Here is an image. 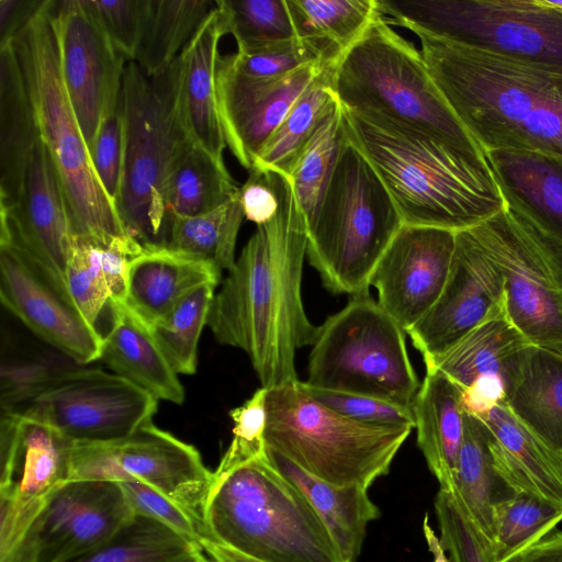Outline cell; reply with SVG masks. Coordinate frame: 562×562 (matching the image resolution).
<instances>
[{
    "label": "cell",
    "instance_id": "obj_11",
    "mask_svg": "<svg viewBox=\"0 0 562 562\" xmlns=\"http://www.w3.org/2000/svg\"><path fill=\"white\" fill-rule=\"evenodd\" d=\"M389 24L562 69V10L546 0H379Z\"/></svg>",
    "mask_w": 562,
    "mask_h": 562
},
{
    "label": "cell",
    "instance_id": "obj_28",
    "mask_svg": "<svg viewBox=\"0 0 562 562\" xmlns=\"http://www.w3.org/2000/svg\"><path fill=\"white\" fill-rule=\"evenodd\" d=\"M109 305L112 323L102 336L99 360L155 398L182 404L184 389L150 328L125 304L110 302Z\"/></svg>",
    "mask_w": 562,
    "mask_h": 562
},
{
    "label": "cell",
    "instance_id": "obj_54",
    "mask_svg": "<svg viewBox=\"0 0 562 562\" xmlns=\"http://www.w3.org/2000/svg\"><path fill=\"white\" fill-rule=\"evenodd\" d=\"M144 246L130 235L116 237L101 248V266L110 293V302L125 304L128 267Z\"/></svg>",
    "mask_w": 562,
    "mask_h": 562
},
{
    "label": "cell",
    "instance_id": "obj_36",
    "mask_svg": "<svg viewBox=\"0 0 562 562\" xmlns=\"http://www.w3.org/2000/svg\"><path fill=\"white\" fill-rule=\"evenodd\" d=\"M215 5L210 0H149L134 61L148 77L166 72Z\"/></svg>",
    "mask_w": 562,
    "mask_h": 562
},
{
    "label": "cell",
    "instance_id": "obj_8",
    "mask_svg": "<svg viewBox=\"0 0 562 562\" xmlns=\"http://www.w3.org/2000/svg\"><path fill=\"white\" fill-rule=\"evenodd\" d=\"M265 440L310 474L369 488L390 472L412 427L360 423L315 401L302 382L268 390Z\"/></svg>",
    "mask_w": 562,
    "mask_h": 562
},
{
    "label": "cell",
    "instance_id": "obj_17",
    "mask_svg": "<svg viewBox=\"0 0 562 562\" xmlns=\"http://www.w3.org/2000/svg\"><path fill=\"white\" fill-rule=\"evenodd\" d=\"M54 19L64 83L89 149L120 99L127 61L85 0L54 1Z\"/></svg>",
    "mask_w": 562,
    "mask_h": 562
},
{
    "label": "cell",
    "instance_id": "obj_1",
    "mask_svg": "<svg viewBox=\"0 0 562 562\" xmlns=\"http://www.w3.org/2000/svg\"><path fill=\"white\" fill-rule=\"evenodd\" d=\"M276 179L279 210L257 225L207 317L216 341L243 350L268 390L299 381L296 351L312 346L318 333L302 300L307 222L289 179L279 172Z\"/></svg>",
    "mask_w": 562,
    "mask_h": 562
},
{
    "label": "cell",
    "instance_id": "obj_60",
    "mask_svg": "<svg viewBox=\"0 0 562 562\" xmlns=\"http://www.w3.org/2000/svg\"><path fill=\"white\" fill-rule=\"evenodd\" d=\"M548 4L562 10V1L546 0Z\"/></svg>",
    "mask_w": 562,
    "mask_h": 562
},
{
    "label": "cell",
    "instance_id": "obj_13",
    "mask_svg": "<svg viewBox=\"0 0 562 562\" xmlns=\"http://www.w3.org/2000/svg\"><path fill=\"white\" fill-rule=\"evenodd\" d=\"M214 474L199 451L151 422L131 435L100 443H74L69 481H136L160 492L204 531Z\"/></svg>",
    "mask_w": 562,
    "mask_h": 562
},
{
    "label": "cell",
    "instance_id": "obj_47",
    "mask_svg": "<svg viewBox=\"0 0 562 562\" xmlns=\"http://www.w3.org/2000/svg\"><path fill=\"white\" fill-rule=\"evenodd\" d=\"M267 394L268 389L260 386L244 404L229 411L234 423L233 438L215 473H225L267 454L265 440Z\"/></svg>",
    "mask_w": 562,
    "mask_h": 562
},
{
    "label": "cell",
    "instance_id": "obj_24",
    "mask_svg": "<svg viewBox=\"0 0 562 562\" xmlns=\"http://www.w3.org/2000/svg\"><path fill=\"white\" fill-rule=\"evenodd\" d=\"M226 35L217 5L175 60L177 109L190 139L217 161L224 162L226 142L216 94L220 41Z\"/></svg>",
    "mask_w": 562,
    "mask_h": 562
},
{
    "label": "cell",
    "instance_id": "obj_30",
    "mask_svg": "<svg viewBox=\"0 0 562 562\" xmlns=\"http://www.w3.org/2000/svg\"><path fill=\"white\" fill-rule=\"evenodd\" d=\"M506 403L525 426L562 453V353L529 345L508 374Z\"/></svg>",
    "mask_w": 562,
    "mask_h": 562
},
{
    "label": "cell",
    "instance_id": "obj_37",
    "mask_svg": "<svg viewBox=\"0 0 562 562\" xmlns=\"http://www.w3.org/2000/svg\"><path fill=\"white\" fill-rule=\"evenodd\" d=\"M336 65L326 67L292 105L258 151L251 166L288 177L297 155L323 119L339 103L334 89Z\"/></svg>",
    "mask_w": 562,
    "mask_h": 562
},
{
    "label": "cell",
    "instance_id": "obj_16",
    "mask_svg": "<svg viewBox=\"0 0 562 562\" xmlns=\"http://www.w3.org/2000/svg\"><path fill=\"white\" fill-rule=\"evenodd\" d=\"M134 515L117 482L68 481L2 562H68L110 540Z\"/></svg>",
    "mask_w": 562,
    "mask_h": 562
},
{
    "label": "cell",
    "instance_id": "obj_48",
    "mask_svg": "<svg viewBox=\"0 0 562 562\" xmlns=\"http://www.w3.org/2000/svg\"><path fill=\"white\" fill-rule=\"evenodd\" d=\"M116 50L134 61L143 37L149 0H85Z\"/></svg>",
    "mask_w": 562,
    "mask_h": 562
},
{
    "label": "cell",
    "instance_id": "obj_4",
    "mask_svg": "<svg viewBox=\"0 0 562 562\" xmlns=\"http://www.w3.org/2000/svg\"><path fill=\"white\" fill-rule=\"evenodd\" d=\"M213 474L205 539L262 562H346L308 499L267 454Z\"/></svg>",
    "mask_w": 562,
    "mask_h": 562
},
{
    "label": "cell",
    "instance_id": "obj_53",
    "mask_svg": "<svg viewBox=\"0 0 562 562\" xmlns=\"http://www.w3.org/2000/svg\"><path fill=\"white\" fill-rule=\"evenodd\" d=\"M238 198L246 220L256 226L271 221L280 204L276 172L250 168L247 180L238 188Z\"/></svg>",
    "mask_w": 562,
    "mask_h": 562
},
{
    "label": "cell",
    "instance_id": "obj_7",
    "mask_svg": "<svg viewBox=\"0 0 562 562\" xmlns=\"http://www.w3.org/2000/svg\"><path fill=\"white\" fill-rule=\"evenodd\" d=\"M403 225L389 190L346 133L333 176L308 225L310 265L334 294L369 293L371 276Z\"/></svg>",
    "mask_w": 562,
    "mask_h": 562
},
{
    "label": "cell",
    "instance_id": "obj_59",
    "mask_svg": "<svg viewBox=\"0 0 562 562\" xmlns=\"http://www.w3.org/2000/svg\"><path fill=\"white\" fill-rule=\"evenodd\" d=\"M206 554L202 549H198L183 558L180 562H205Z\"/></svg>",
    "mask_w": 562,
    "mask_h": 562
},
{
    "label": "cell",
    "instance_id": "obj_38",
    "mask_svg": "<svg viewBox=\"0 0 562 562\" xmlns=\"http://www.w3.org/2000/svg\"><path fill=\"white\" fill-rule=\"evenodd\" d=\"M244 218L237 191L211 212L171 218L164 247L207 261L222 272L229 271L236 261L237 236Z\"/></svg>",
    "mask_w": 562,
    "mask_h": 562
},
{
    "label": "cell",
    "instance_id": "obj_34",
    "mask_svg": "<svg viewBox=\"0 0 562 562\" xmlns=\"http://www.w3.org/2000/svg\"><path fill=\"white\" fill-rule=\"evenodd\" d=\"M295 35L317 44L338 64L376 21L379 0H286Z\"/></svg>",
    "mask_w": 562,
    "mask_h": 562
},
{
    "label": "cell",
    "instance_id": "obj_14",
    "mask_svg": "<svg viewBox=\"0 0 562 562\" xmlns=\"http://www.w3.org/2000/svg\"><path fill=\"white\" fill-rule=\"evenodd\" d=\"M0 562L19 547L54 493L70 480L74 442L53 427L1 412Z\"/></svg>",
    "mask_w": 562,
    "mask_h": 562
},
{
    "label": "cell",
    "instance_id": "obj_3",
    "mask_svg": "<svg viewBox=\"0 0 562 562\" xmlns=\"http://www.w3.org/2000/svg\"><path fill=\"white\" fill-rule=\"evenodd\" d=\"M341 109L347 136L378 172L404 225L458 232L505 207L487 154Z\"/></svg>",
    "mask_w": 562,
    "mask_h": 562
},
{
    "label": "cell",
    "instance_id": "obj_56",
    "mask_svg": "<svg viewBox=\"0 0 562 562\" xmlns=\"http://www.w3.org/2000/svg\"><path fill=\"white\" fill-rule=\"evenodd\" d=\"M508 562H562V530L554 529Z\"/></svg>",
    "mask_w": 562,
    "mask_h": 562
},
{
    "label": "cell",
    "instance_id": "obj_61",
    "mask_svg": "<svg viewBox=\"0 0 562 562\" xmlns=\"http://www.w3.org/2000/svg\"><path fill=\"white\" fill-rule=\"evenodd\" d=\"M206 554V553H205ZM205 562H216L215 560H213L212 558H210L207 554H206V560Z\"/></svg>",
    "mask_w": 562,
    "mask_h": 562
},
{
    "label": "cell",
    "instance_id": "obj_23",
    "mask_svg": "<svg viewBox=\"0 0 562 562\" xmlns=\"http://www.w3.org/2000/svg\"><path fill=\"white\" fill-rule=\"evenodd\" d=\"M476 418L486 429L494 472L507 491L562 509V453L525 426L506 401Z\"/></svg>",
    "mask_w": 562,
    "mask_h": 562
},
{
    "label": "cell",
    "instance_id": "obj_35",
    "mask_svg": "<svg viewBox=\"0 0 562 562\" xmlns=\"http://www.w3.org/2000/svg\"><path fill=\"white\" fill-rule=\"evenodd\" d=\"M494 472L483 423L464 413L463 440L457 462L452 494L475 531L486 555L492 542V509L502 496ZM447 492V491H446Z\"/></svg>",
    "mask_w": 562,
    "mask_h": 562
},
{
    "label": "cell",
    "instance_id": "obj_6",
    "mask_svg": "<svg viewBox=\"0 0 562 562\" xmlns=\"http://www.w3.org/2000/svg\"><path fill=\"white\" fill-rule=\"evenodd\" d=\"M333 89L348 111L487 154L448 108L422 53L385 18L373 23L336 65Z\"/></svg>",
    "mask_w": 562,
    "mask_h": 562
},
{
    "label": "cell",
    "instance_id": "obj_12",
    "mask_svg": "<svg viewBox=\"0 0 562 562\" xmlns=\"http://www.w3.org/2000/svg\"><path fill=\"white\" fill-rule=\"evenodd\" d=\"M469 231L503 276L516 327L531 345L562 353V258L507 202Z\"/></svg>",
    "mask_w": 562,
    "mask_h": 562
},
{
    "label": "cell",
    "instance_id": "obj_55",
    "mask_svg": "<svg viewBox=\"0 0 562 562\" xmlns=\"http://www.w3.org/2000/svg\"><path fill=\"white\" fill-rule=\"evenodd\" d=\"M45 0H0V46L12 41L41 10Z\"/></svg>",
    "mask_w": 562,
    "mask_h": 562
},
{
    "label": "cell",
    "instance_id": "obj_20",
    "mask_svg": "<svg viewBox=\"0 0 562 562\" xmlns=\"http://www.w3.org/2000/svg\"><path fill=\"white\" fill-rule=\"evenodd\" d=\"M456 232L403 225L370 279L379 305L407 334L436 304L447 282Z\"/></svg>",
    "mask_w": 562,
    "mask_h": 562
},
{
    "label": "cell",
    "instance_id": "obj_41",
    "mask_svg": "<svg viewBox=\"0 0 562 562\" xmlns=\"http://www.w3.org/2000/svg\"><path fill=\"white\" fill-rule=\"evenodd\" d=\"M198 549L159 521L134 515L110 540L68 562H180Z\"/></svg>",
    "mask_w": 562,
    "mask_h": 562
},
{
    "label": "cell",
    "instance_id": "obj_44",
    "mask_svg": "<svg viewBox=\"0 0 562 562\" xmlns=\"http://www.w3.org/2000/svg\"><path fill=\"white\" fill-rule=\"evenodd\" d=\"M237 50L296 37L286 0H216Z\"/></svg>",
    "mask_w": 562,
    "mask_h": 562
},
{
    "label": "cell",
    "instance_id": "obj_58",
    "mask_svg": "<svg viewBox=\"0 0 562 562\" xmlns=\"http://www.w3.org/2000/svg\"><path fill=\"white\" fill-rule=\"evenodd\" d=\"M423 535L427 543L428 551L432 555V562H451L441 546L439 537L435 533V530L429 522V516L427 513L423 519Z\"/></svg>",
    "mask_w": 562,
    "mask_h": 562
},
{
    "label": "cell",
    "instance_id": "obj_27",
    "mask_svg": "<svg viewBox=\"0 0 562 562\" xmlns=\"http://www.w3.org/2000/svg\"><path fill=\"white\" fill-rule=\"evenodd\" d=\"M531 345L513 323L506 295L459 340L441 353L423 358L425 366L441 371L462 391L482 378L505 380L521 352Z\"/></svg>",
    "mask_w": 562,
    "mask_h": 562
},
{
    "label": "cell",
    "instance_id": "obj_50",
    "mask_svg": "<svg viewBox=\"0 0 562 562\" xmlns=\"http://www.w3.org/2000/svg\"><path fill=\"white\" fill-rule=\"evenodd\" d=\"M89 154L100 183L115 205L124 154V119L121 95L117 103L103 116L95 138L89 148Z\"/></svg>",
    "mask_w": 562,
    "mask_h": 562
},
{
    "label": "cell",
    "instance_id": "obj_46",
    "mask_svg": "<svg viewBox=\"0 0 562 562\" xmlns=\"http://www.w3.org/2000/svg\"><path fill=\"white\" fill-rule=\"evenodd\" d=\"M65 282L74 304L83 317L97 327L100 314L110 303V293L101 266V247L71 235Z\"/></svg>",
    "mask_w": 562,
    "mask_h": 562
},
{
    "label": "cell",
    "instance_id": "obj_19",
    "mask_svg": "<svg viewBox=\"0 0 562 562\" xmlns=\"http://www.w3.org/2000/svg\"><path fill=\"white\" fill-rule=\"evenodd\" d=\"M0 243L25 252L66 288L69 217L54 161L41 136L29 154L15 198L0 206Z\"/></svg>",
    "mask_w": 562,
    "mask_h": 562
},
{
    "label": "cell",
    "instance_id": "obj_40",
    "mask_svg": "<svg viewBox=\"0 0 562 562\" xmlns=\"http://www.w3.org/2000/svg\"><path fill=\"white\" fill-rule=\"evenodd\" d=\"M345 139L342 109L338 103L304 145L286 177L307 227L321 205Z\"/></svg>",
    "mask_w": 562,
    "mask_h": 562
},
{
    "label": "cell",
    "instance_id": "obj_18",
    "mask_svg": "<svg viewBox=\"0 0 562 562\" xmlns=\"http://www.w3.org/2000/svg\"><path fill=\"white\" fill-rule=\"evenodd\" d=\"M0 299L36 336L76 363L100 359L102 334L83 317L66 288L7 243H0Z\"/></svg>",
    "mask_w": 562,
    "mask_h": 562
},
{
    "label": "cell",
    "instance_id": "obj_49",
    "mask_svg": "<svg viewBox=\"0 0 562 562\" xmlns=\"http://www.w3.org/2000/svg\"><path fill=\"white\" fill-rule=\"evenodd\" d=\"M302 384L315 401L350 419L372 425L415 428L412 407L361 394L314 387L305 382Z\"/></svg>",
    "mask_w": 562,
    "mask_h": 562
},
{
    "label": "cell",
    "instance_id": "obj_31",
    "mask_svg": "<svg viewBox=\"0 0 562 562\" xmlns=\"http://www.w3.org/2000/svg\"><path fill=\"white\" fill-rule=\"evenodd\" d=\"M267 456L308 499L344 560L353 562L361 552L368 525L380 516V508L370 498L368 488L323 481L268 447Z\"/></svg>",
    "mask_w": 562,
    "mask_h": 562
},
{
    "label": "cell",
    "instance_id": "obj_33",
    "mask_svg": "<svg viewBox=\"0 0 562 562\" xmlns=\"http://www.w3.org/2000/svg\"><path fill=\"white\" fill-rule=\"evenodd\" d=\"M238 188L225 162L217 161L188 135L178 143L162 184L166 224L175 217H192L221 206Z\"/></svg>",
    "mask_w": 562,
    "mask_h": 562
},
{
    "label": "cell",
    "instance_id": "obj_25",
    "mask_svg": "<svg viewBox=\"0 0 562 562\" xmlns=\"http://www.w3.org/2000/svg\"><path fill=\"white\" fill-rule=\"evenodd\" d=\"M506 202L562 258V160L518 150L487 153Z\"/></svg>",
    "mask_w": 562,
    "mask_h": 562
},
{
    "label": "cell",
    "instance_id": "obj_29",
    "mask_svg": "<svg viewBox=\"0 0 562 562\" xmlns=\"http://www.w3.org/2000/svg\"><path fill=\"white\" fill-rule=\"evenodd\" d=\"M412 409L417 445L427 467L440 490L452 492L464 431L460 390L441 371L426 366Z\"/></svg>",
    "mask_w": 562,
    "mask_h": 562
},
{
    "label": "cell",
    "instance_id": "obj_9",
    "mask_svg": "<svg viewBox=\"0 0 562 562\" xmlns=\"http://www.w3.org/2000/svg\"><path fill=\"white\" fill-rule=\"evenodd\" d=\"M124 154L115 207L125 232L144 247L165 246L162 184L179 140L187 135L177 109L175 61L148 77L126 63L121 90Z\"/></svg>",
    "mask_w": 562,
    "mask_h": 562
},
{
    "label": "cell",
    "instance_id": "obj_45",
    "mask_svg": "<svg viewBox=\"0 0 562 562\" xmlns=\"http://www.w3.org/2000/svg\"><path fill=\"white\" fill-rule=\"evenodd\" d=\"M222 58L236 74L258 79L284 76L316 63L336 64L317 44L299 37L237 50Z\"/></svg>",
    "mask_w": 562,
    "mask_h": 562
},
{
    "label": "cell",
    "instance_id": "obj_51",
    "mask_svg": "<svg viewBox=\"0 0 562 562\" xmlns=\"http://www.w3.org/2000/svg\"><path fill=\"white\" fill-rule=\"evenodd\" d=\"M117 483L121 485L135 515H143L157 520L200 547V541L204 538L203 528L180 506L146 484L136 481Z\"/></svg>",
    "mask_w": 562,
    "mask_h": 562
},
{
    "label": "cell",
    "instance_id": "obj_42",
    "mask_svg": "<svg viewBox=\"0 0 562 562\" xmlns=\"http://www.w3.org/2000/svg\"><path fill=\"white\" fill-rule=\"evenodd\" d=\"M217 284L205 283L182 297L150 328L168 363L177 374H193L198 366V344L207 325Z\"/></svg>",
    "mask_w": 562,
    "mask_h": 562
},
{
    "label": "cell",
    "instance_id": "obj_26",
    "mask_svg": "<svg viewBox=\"0 0 562 562\" xmlns=\"http://www.w3.org/2000/svg\"><path fill=\"white\" fill-rule=\"evenodd\" d=\"M221 276L202 259L164 246L144 247L130 262L125 305L151 327L194 289L218 284Z\"/></svg>",
    "mask_w": 562,
    "mask_h": 562
},
{
    "label": "cell",
    "instance_id": "obj_43",
    "mask_svg": "<svg viewBox=\"0 0 562 562\" xmlns=\"http://www.w3.org/2000/svg\"><path fill=\"white\" fill-rule=\"evenodd\" d=\"M78 363L60 352L2 353L0 371L1 412L19 413Z\"/></svg>",
    "mask_w": 562,
    "mask_h": 562
},
{
    "label": "cell",
    "instance_id": "obj_32",
    "mask_svg": "<svg viewBox=\"0 0 562 562\" xmlns=\"http://www.w3.org/2000/svg\"><path fill=\"white\" fill-rule=\"evenodd\" d=\"M41 136L12 42L0 46V206L11 204L29 154Z\"/></svg>",
    "mask_w": 562,
    "mask_h": 562
},
{
    "label": "cell",
    "instance_id": "obj_52",
    "mask_svg": "<svg viewBox=\"0 0 562 562\" xmlns=\"http://www.w3.org/2000/svg\"><path fill=\"white\" fill-rule=\"evenodd\" d=\"M442 548L451 562H488L475 531L464 517L452 494L438 491L434 502Z\"/></svg>",
    "mask_w": 562,
    "mask_h": 562
},
{
    "label": "cell",
    "instance_id": "obj_15",
    "mask_svg": "<svg viewBox=\"0 0 562 562\" xmlns=\"http://www.w3.org/2000/svg\"><path fill=\"white\" fill-rule=\"evenodd\" d=\"M157 401L116 373L78 366L16 414L53 427L74 443H100L151 422Z\"/></svg>",
    "mask_w": 562,
    "mask_h": 562
},
{
    "label": "cell",
    "instance_id": "obj_5",
    "mask_svg": "<svg viewBox=\"0 0 562 562\" xmlns=\"http://www.w3.org/2000/svg\"><path fill=\"white\" fill-rule=\"evenodd\" d=\"M34 108L41 137L54 161L72 236L101 248L128 235L100 183L70 103L59 63L54 0L11 41Z\"/></svg>",
    "mask_w": 562,
    "mask_h": 562
},
{
    "label": "cell",
    "instance_id": "obj_57",
    "mask_svg": "<svg viewBox=\"0 0 562 562\" xmlns=\"http://www.w3.org/2000/svg\"><path fill=\"white\" fill-rule=\"evenodd\" d=\"M200 547L210 558L216 562H262L223 547L205 538L201 539Z\"/></svg>",
    "mask_w": 562,
    "mask_h": 562
},
{
    "label": "cell",
    "instance_id": "obj_2",
    "mask_svg": "<svg viewBox=\"0 0 562 562\" xmlns=\"http://www.w3.org/2000/svg\"><path fill=\"white\" fill-rule=\"evenodd\" d=\"M420 53L457 120L486 151L562 160V69L423 32Z\"/></svg>",
    "mask_w": 562,
    "mask_h": 562
},
{
    "label": "cell",
    "instance_id": "obj_39",
    "mask_svg": "<svg viewBox=\"0 0 562 562\" xmlns=\"http://www.w3.org/2000/svg\"><path fill=\"white\" fill-rule=\"evenodd\" d=\"M562 522V509L527 494L508 492L492 509L488 562H508Z\"/></svg>",
    "mask_w": 562,
    "mask_h": 562
},
{
    "label": "cell",
    "instance_id": "obj_22",
    "mask_svg": "<svg viewBox=\"0 0 562 562\" xmlns=\"http://www.w3.org/2000/svg\"><path fill=\"white\" fill-rule=\"evenodd\" d=\"M505 294L504 279L469 228L456 232L445 288L432 308L407 333L423 358L434 357L472 329Z\"/></svg>",
    "mask_w": 562,
    "mask_h": 562
},
{
    "label": "cell",
    "instance_id": "obj_21",
    "mask_svg": "<svg viewBox=\"0 0 562 562\" xmlns=\"http://www.w3.org/2000/svg\"><path fill=\"white\" fill-rule=\"evenodd\" d=\"M329 63H316L273 78L236 74L222 58L216 69L220 119L237 161L249 170L255 158L292 105Z\"/></svg>",
    "mask_w": 562,
    "mask_h": 562
},
{
    "label": "cell",
    "instance_id": "obj_10",
    "mask_svg": "<svg viewBox=\"0 0 562 562\" xmlns=\"http://www.w3.org/2000/svg\"><path fill=\"white\" fill-rule=\"evenodd\" d=\"M405 335L369 293L350 296L318 326L305 383L412 407L422 382Z\"/></svg>",
    "mask_w": 562,
    "mask_h": 562
}]
</instances>
